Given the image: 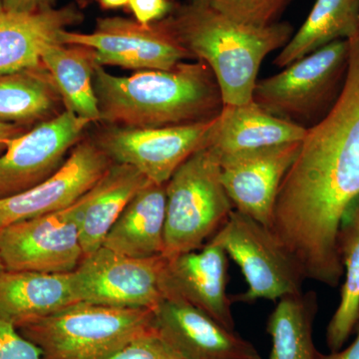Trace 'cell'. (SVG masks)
I'll list each match as a JSON object with an SVG mask.
<instances>
[{
  "instance_id": "9a60e30c",
  "label": "cell",
  "mask_w": 359,
  "mask_h": 359,
  "mask_svg": "<svg viewBox=\"0 0 359 359\" xmlns=\"http://www.w3.org/2000/svg\"><path fill=\"white\" fill-rule=\"evenodd\" d=\"M228 257L212 240L199 250L167 257L160 280L163 297L188 302L235 330L233 301L226 294Z\"/></svg>"
},
{
  "instance_id": "4316f807",
  "label": "cell",
  "mask_w": 359,
  "mask_h": 359,
  "mask_svg": "<svg viewBox=\"0 0 359 359\" xmlns=\"http://www.w3.org/2000/svg\"><path fill=\"white\" fill-rule=\"evenodd\" d=\"M290 0H212L210 6L231 20L256 27L276 23Z\"/></svg>"
},
{
  "instance_id": "277c9868",
  "label": "cell",
  "mask_w": 359,
  "mask_h": 359,
  "mask_svg": "<svg viewBox=\"0 0 359 359\" xmlns=\"http://www.w3.org/2000/svg\"><path fill=\"white\" fill-rule=\"evenodd\" d=\"M153 327L151 309L76 302L18 328L43 359H111Z\"/></svg>"
},
{
  "instance_id": "7402d4cb",
  "label": "cell",
  "mask_w": 359,
  "mask_h": 359,
  "mask_svg": "<svg viewBox=\"0 0 359 359\" xmlns=\"http://www.w3.org/2000/svg\"><path fill=\"white\" fill-rule=\"evenodd\" d=\"M41 63L57 88L65 110L89 122H100L94 89V51L80 45L54 42L44 49Z\"/></svg>"
},
{
  "instance_id": "ffe728a7",
  "label": "cell",
  "mask_w": 359,
  "mask_h": 359,
  "mask_svg": "<svg viewBox=\"0 0 359 359\" xmlns=\"http://www.w3.org/2000/svg\"><path fill=\"white\" fill-rule=\"evenodd\" d=\"M149 182L134 167L112 163L95 185L82 196L80 238L84 257L102 247L126 205Z\"/></svg>"
},
{
  "instance_id": "44dd1931",
  "label": "cell",
  "mask_w": 359,
  "mask_h": 359,
  "mask_svg": "<svg viewBox=\"0 0 359 359\" xmlns=\"http://www.w3.org/2000/svg\"><path fill=\"white\" fill-rule=\"evenodd\" d=\"M166 184L149 182L132 198L106 236L102 247L132 257L164 252Z\"/></svg>"
},
{
  "instance_id": "8fae6325",
  "label": "cell",
  "mask_w": 359,
  "mask_h": 359,
  "mask_svg": "<svg viewBox=\"0 0 359 359\" xmlns=\"http://www.w3.org/2000/svg\"><path fill=\"white\" fill-rule=\"evenodd\" d=\"M212 122L164 128L104 125L92 140L111 162L129 165L165 185L190 156L208 146Z\"/></svg>"
},
{
  "instance_id": "cb8c5ba5",
  "label": "cell",
  "mask_w": 359,
  "mask_h": 359,
  "mask_svg": "<svg viewBox=\"0 0 359 359\" xmlns=\"http://www.w3.org/2000/svg\"><path fill=\"white\" fill-rule=\"evenodd\" d=\"M320 311L314 290L285 295L278 299L266 323L271 339L269 359H318L313 325Z\"/></svg>"
},
{
  "instance_id": "484cf974",
  "label": "cell",
  "mask_w": 359,
  "mask_h": 359,
  "mask_svg": "<svg viewBox=\"0 0 359 359\" xmlns=\"http://www.w3.org/2000/svg\"><path fill=\"white\" fill-rule=\"evenodd\" d=\"M61 105L62 98L43 66L0 74V121H46L60 114Z\"/></svg>"
},
{
  "instance_id": "2e32d148",
  "label": "cell",
  "mask_w": 359,
  "mask_h": 359,
  "mask_svg": "<svg viewBox=\"0 0 359 359\" xmlns=\"http://www.w3.org/2000/svg\"><path fill=\"white\" fill-rule=\"evenodd\" d=\"M153 325L185 359H262L249 340L181 299H163L153 309Z\"/></svg>"
},
{
  "instance_id": "e0dca14e",
  "label": "cell",
  "mask_w": 359,
  "mask_h": 359,
  "mask_svg": "<svg viewBox=\"0 0 359 359\" xmlns=\"http://www.w3.org/2000/svg\"><path fill=\"white\" fill-rule=\"evenodd\" d=\"M75 7H41L32 13H0V74L41 67V55L60 33L78 22Z\"/></svg>"
},
{
  "instance_id": "d4e9b609",
  "label": "cell",
  "mask_w": 359,
  "mask_h": 359,
  "mask_svg": "<svg viewBox=\"0 0 359 359\" xmlns=\"http://www.w3.org/2000/svg\"><path fill=\"white\" fill-rule=\"evenodd\" d=\"M337 248L344 266L339 306L325 332L330 353L339 351L354 332L359 316V197L351 203L340 223Z\"/></svg>"
},
{
  "instance_id": "5bb4252c",
  "label": "cell",
  "mask_w": 359,
  "mask_h": 359,
  "mask_svg": "<svg viewBox=\"0 0 359 359\" xmlns=\"http://www.w3.org/2000/svg\"><path fill=\"white\" fill-rule=\"evenodd\" d=\"M111 164L92 139H82L71 150L65 164L48 179L25 192L0 199V230L74 204Z\"/></svg>"
},
{
  "instance_id": "d6a6232c",
  "label": "cell",
  "mask_w": 359,
  "mask_h": 359,
  "mask_svg": "<svg viewBox=\"0 0 359 359\" xmlns=\"http://www.w3.org/2000/svg\"><path fill=\"white\" fill-rule=\"evenodd\" d=\"M25 132V129L18 124L0 121V154L6 151L9 141Z\"/></svg>"
},
{
  "instance_id": "3957f363",
  "label": "cell",
  "mask_w": 359,
  "mask_h": 359,
  "mask_svg": "<svg viewBox=\"0 0 359 359\" xmlns=\"http://www.w3.org/2000/svg\"><path fill=\"white\" fill-rule=\"evenodd\" d=\"M192 59L209 66L224 105L252 101L259 67L271 52L292 39L290 23L266 27L243 25L207 6H177L163 20Z\"/></svg>"
},
{
  "instance_id": "5b68a950",
  "label": "cell",
  "mask_w": 359,
  "mask_h": 359,
  "mask_svg": "<svg viewBox=\"0 0 359 359\" xmlns=\"http://www.w3.org/2000/svg\"><path fill=\"white\" fill-rule=\"evenodd\" d=\"M233 210L222 183L219 153L205 146L190 156L167 182L163 256L201 249Z\"/></svg>"
},
{
  "instance_id": "7a4b0ae2",
  "label": "cell",
  "mask_w": 359,
  "mask_h": 359,
  "mask_svg": "<svg viewBox=\"0 0 359 359\" xmlns=\"http://www.w3.org/2000/svg\"><path fill=\"white\" fill-rule=\"evenodd\" d=\"M94 89L100 122L127 128H164L211 122L224 108L221 89L205 62L116 76L96 65Z\"/></svg>"
},
{
  "instance_id": "6da1fadb",
  "label": "cell",
  "mask_w": 359,
  "mask_h": 359,
  "mask_svg": "<svg viewBox=\"0 0 359 359\" xmlns=\"http://www.w3.org/2000/svg\"><path fill=\"white\" fill-rule=\"evenodd\" d=\"M348 41L346 84L332 110L306 131L280 184L271 228L306 280L332 289L344 273L340 223L359 197V27Z\"/></svg>"
},
{
  "instance_id": "74e56055",
  "label": "cell",
  "mask_w": 359,
  "mask_h": 359,
  "mask_svg": "<svg viewBox=\"0 0 359 359\" xmlns=\"http://www.w3.org/2000/svg\"><path fill=\"white\" fill-rule=\"evenodd\" d=\"M4 11V6H2V1L0 0V13Z\"/></svg>"
},
{
  "instance_id": "d590c367",
  "label": "cell",
  "mask_w": 359,
  "mask_h": 359,
  "mask_svg": "<svg viewBox=\"0 0 359 359\" xmlns=\"http://www.w3.org/2000/svg\"><path fill=\"white\" fill-rule=\"evenodd\" d=\"M52 1H54V0H45V6H49V4ZM91 1L92 0H77L78 4H81V6H87V4H89Z\"/></svg>"
},
{
  "instance_id": "52a82bcc",
  "label": "cell",
  "mask_w": 359,
  "mask_h": 359,
  "mask_svg": "<svg viewBox=\"0 0 359 359\" xmlns=\"http://www.w3.org/2000/svg\"><path fill=\"white\" fill-rule=\"evenodd\" d=\"M211 240L238 264L248 283L245 292L231 297L233 302L276 301L304 292L306 278L299 264L273 231L256 219L233 210Z\"/></svg>"
},
{
  "instance_id": "30bf717a",
  "label": "cell",
  "mask_w": 359,
  "mask_h": 359,
  "mask_svg": "<svg viewBox=\"0 0 359 359\" xmlns=\"http://www.w3.org/2000/svg\"><path fill=\"white\" fill-rule=\"evenodd\" d=\"M81 198L66 209L0 230V257L6 271H75L84 257L80 238Z\"/></svg>"
},
{
  "instance_id": "f546056e",
  "label": "cell",
  "mask_w": 359,
  "mask_h": 359,
  "mask_svg": "<svg viewBox=\"0 0 359 359\" xmlns=\"http://www.w3.org/2000/svg\"><path fill=\"white\" fill-rule=\"evenodd\" d=\"M176 6L173 0H130L128 6L135 20L143 25L165 20Z\"/></svg>"
},
{
  "instance_id": "603a6c76",
  "label": "cell",
  "mask_w": 359,
  "mask_h": 359,
  "mask_svg": "<svg viewBox=\"0 0 359 359\" xmlns=\"http://www.w3.org/2000/svg\"><path fill=\"white\" fill-rule=\"evenodd\" d=\"M359 27V0H316L301 28L273 60L287 67L337 40H348Z\"/></svg>"
},
{
  "instance_id": "ac0fdd59",
  "label": "cell",
  "mask_w": 359,
  "mask_h": 359,
  "mask_svg": "<svg viewBox=\"0 0 359 359\" xmlns=\"http://www.w3.org/2000/svg\"><path fill=\"white\" fill-rule=\"evenodd\" d=\"M308 129L266 112L254 100L224 105L212 122L208 146L219 156L302 142Z\"/></svg>"
},
{
  "instance_id": "1f68e13d",
  "label": "cell",
  "mask_w": 359,
  "mask_h": 359,
  "mask_svg": "<svg viewBox=\"0 0 359 359\" xmlns=\"http://www.w3.org/2000/svg\"><path fill=\"white\" fill-rule=\"evenodd\" d=\"M4 11L11 13H32L45 6V0H1Z\"/></svg>"
},
{
  "instance_id": "8992f818",
  "label": "cell",
  "mask_w": 359,
  "mask_h": 359,
  "mask_svg": "<svg viewBox=\"0 0 359 359\" xmlns=\"http://www.w3.org/2000/svg\"><path fill=\"white\" fill-rule=\"evenodd\" d=\"M351 46L337 40L278 74L257 80L252 100L266 112L311 128L327 116L344 89Z\"/></svg>"
},
{
  "instance_id": "83f0119b",
  "label": "cell",
  "mask_w": 359,
  "mask_h": 359,
  "mask_svg": "<svg viewBox=\"0 0 359 359\" xmlns=\"http://www.w3.org/2000/svg\"><path fill=\"white\" fill-rule=\"evenodd\" d=\"M111 359H185L165 341L155 327L140 335Z\"/></svg>"
},
{
  "instance_id": "836d02e7",
  "label": "cell",
  "mask_w": 359,
  "mask_h": 359,
  "mask_svg": "<svg viewBox=\"0 0 359 359\" xmlns=\"http://www.w3.org/2000/svg\"><path fill=\"white\" fill-rule=\"evenodd\" d=\"M104 9H118L129 6L130 0H98Z\"/></svg>"
},
{
  "instance_id": "7c38bea8",
  "label": "cell",
  "mask_w": 359,
  "mask_h": 359,
  "mask_svg": "<svg viewBox=\"0 0 359 359\" xmlns=\"http://www.w3.org/2000/svg\"><path fill=\"white\" fill-rule=\"evenodd\" d=\"M90 124L65 110L9 141L0 154V199L25 192L57 172Z\"/></svg>"
},
{
  "instance_id": "4dcf8cb0",
  "label": "cell",
  "mask_w": 359,
  "mask_h": 359,
  "mask_svg": "<svg viewBox=\"0 0 359 359\" xmlns=\"http://www.w3.org/2000/svg\"><path fill=\"white\" fill-rule=\"evenodd\" d=\"M354 332H355V339L348 346L342 347L340 351L335 353L327 354L320 353L318 359H359V316Z\"/></svg>"
},
{
  "instance_id": "ba28073f",
  "label": "cell",
  "mask_w": 359,
  "mask_h": 359,
  "mask_svg": "<svg viewBox=\"0 0 359 359\" xmlns=\"http://www.w3.org/2000/svg\"><path fill=\"white\" fill-rule=\"evenodd\" d=\"M167 257H132L101 247L71 273L77 302L151 309L164 299L160 280Z\"/></svg>"
},
{
  "instance_id": "8d00e7d4",
  "label": "cell",
  "mask_w": 359,
  "mask_h": 359,
  "mask_svg": "<svg viewBox=\"0 0 359 359\" xmlns=\"http://www.w3.org/2000/svg\"><path fill=\"white\" fill-rule=\"evenodd\" d=\"M6 271V268H4V264L2 263L1 257H0V273H4Z\"/></svg>"
},
{
  "instance_id": "e575fe53",
  "label": "cell",
  "mask_w": 359,
  "mask_h": 359,
  "mask_svg": "<svg viewBox=\"0 0 359 359\" xmlns=\"http://www.w3.org/2000/svg\"><path fill=\"white\" fill-rule=\"evenodd\" d=\"M212 0H189V4H196V6H207L211 4Z\"/></svg>"
},
{
  "instance_id": "d6986e66",
  "label": "cell",
  "mask_w": 359,
  "mask_h": 359,
  "mask_svg": "<svg viewBox=\"0 0 359 359\" xmlns=\"http://www.w3.org/2000/svg\"><path fill=\"white\" fill-rule=\"evenodd\" d=\"M76 302L71 273L4 271L0 273V318L16 327Z\"/></svg>"
},
{
  "instance_id": "9c48e42d",
  "label": "cell",
  "mask_w": 359,
  "mask_h": 359,
  "mask_svg": "<svg viewBox=\"0 0 359 359\" xmlns=\"http://www.w3.org/2000/svg\"><path fill=\"white\" fill-rule=\"evenodd\" d=\"M59 41L88 47L94 51L96 65L102 67L168 70L192 58L164 20L143 25L135 20L118 16L99 18L93 32L65 30L60 33Z\"/></svg>"
},
{
  "instance_id": "4fadbf2b",
  "label": "cell",
  "mask_w": 359,
  "mask_h": 359,
  "mask_svg": "<svg viewBox=\"0 0 359 359\" xmlns=\"http://www.w3.org/2000/svg\"><path fill=\"white\" fill-rule=\"evenodd\" d=\"M302 142L219 156L222 183L233 208L271 228L283 178Z\"/></svg>"
},
{
  "instance_id": "f1b7e54d",
  "label": "cell",
  "mask_w": 359,
  "mask_h": 359,
  "mask_svg": "<svg viewBox=\"0 0 359 359\" xmlns=\"http://www.w3.org/2000/svg\"><path fill=\"white\" fill-rule=\"evenodd\" d=\"M0 359H43L36 344L26 339L20 330L0 318Z\"/></svg>"
}]
</instances>
